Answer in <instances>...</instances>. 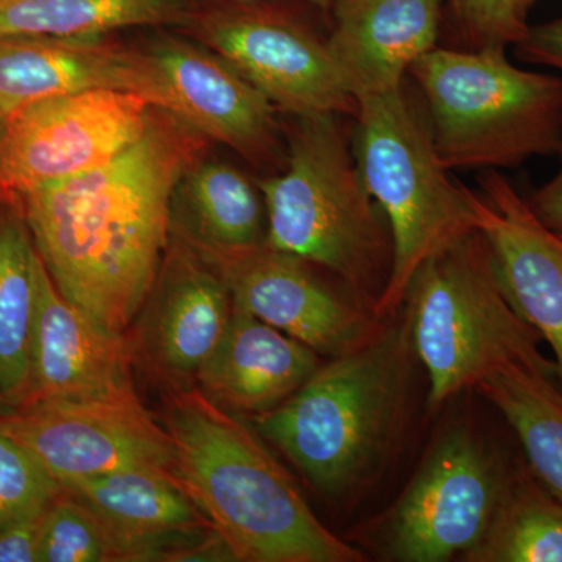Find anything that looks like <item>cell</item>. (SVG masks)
<instances>
[{
    "label": "cell",
    "instance_id": "1",
    "mask_svg": "<svg viewBox=\"0 0 562 562\" xmlns=\"http://www.w3.org/2000/svg\"><path fill=\"white\" fill-rule=\"evenodd\" d=\"M206 140L155 106L146 133L113 160L18 195L55 286L106 330L127 335L149 297L177 184Z\"/></svg>",
    "mask_w": 562,
    "mask_h": 562
},
{
    "label": "cell",
    "instance_id": "2",
    "mask_svg": "<svg viewBox=\"0 0 562 562\" xmlns=\"http://www.w3.org/2000/svg\"><path fill=\"white\" fill-rule=\"evenodd\" d=\"M173 475L244 562H361L317 519L290 473L238 416L195 386L168 390Z\"/></svg>",
    "mask_w": 562,
    "mask_h": 562
},
{
    "label": "cell",
    "instance_id": "3",
    "mask_svg": "<svg viewBox=\"0 0 562 562\" xmlns=\"http://www.w3.org/2000/svg\"><path fill=\"white\" fill-rule=\"evenodd\" d=\"M414 358L405 314L322 364L272 412L251 417L255 428L322 494L362 490L401 441Z\"/></svg>",
    "mask_w": 562,
    "mask_h": 562
},
{
    "label": "cell",
    "instance_id": "4",
    "mask_svg": "<svg viewBox=\"0 0 562 562\" xmlns=\"http://www.w3.org/2000/svg\"><path fill=\"white\" fill-rule=\"evenodd\" d=\"M338 116H294L286 171L257 181L265 244L335 273L373 306L390 280L392 241Z\"/></svg>",
    "mask_w": 562,
    "mask_h": 562
},
{
    "label": "cell",
    "instance_id": "5",
    "mask_svg": "<svg viewBox=\"0 0 562 562\" xmlns=\"http://www.w3.org/2000/svg\"><path fill=\"white\" fill-rule=\"evenodd\" d=\"M403 303L414 353L430 380L431 412L509 366L557 379L542 336L506 299L480 232L425 261Z\"/></svg>",
    "mask_w": 562,
    "mask_h": 562
},
{
    "label": "cell",
    "instance_id": "6",
    "mask_svg": "<svg viewBox=\"0 0 562 562\" xmlns=\"http://www.w3.org/2000/svg\"><path fill=\"white\" fill-rule=\"evenodd\" d=\"M409 74L427 102L432 143L449 171L519 168L560 149L562 80L517 68L506 47H435Z\"/></svg>",
    "mask_w": 562,
    "mask_h": 562
},
{
    "label": "cell",
    "instance_id": "7",
    "mask_svg": "<svg viewBox=\"0 0 562 562\" xmlns=\"http://www.w3.org/2000/svg\"><path fill=\"white\" fill-rule=\"evenodd\" d=\"M357 158L362 181L390 222V280L372 306L382 321L405 301L414 273L476 228L469 188L450 179L430 124L402 90L358 102Z\"/></svg>",
    "mask_w": 562,
    "mask_h": 562
},
{
    "label": "cell",
    "instance_id": "8",
    "mask_svg": "<svg viewBox=\"0 0 562 562\" xmlns=\"http://www.w3.org/2000/svg\"><path fill=\"white\" fill-rule=\"evenodd\" d=\"M519 461L505 460L465 428L447 431L392 513V560L443 562L471 552L490 530Z\"/></svg>",
    "mask_w": 562,
    "mask_h": 562
},
{
    "label": "cell",
    "instance_id": "9",
    "mask_svg": "<svg viewBox=\"0 0 562 562\" xmlns=\"http://www.w3.org/2000/svg\"><path fill=\"white\" fill-rule=\"evenodd\" d=\"M261 2L233 0L198 10L184 29L238 69L276 109L292 116H355L358 103L344 90L327 41Z\"/></svg>",
    "mask_w": 562,
    "mask_h": 562
},
{
    "label": "cell",
    "instance_id": "10",
    "mask_svg": "<svg viewBox=\"0 0 562 562\" xmlns=\"http://www.w3.org/2000/svg\"><path fill=\"white\" fill-rule=\"evenodd\" d=\"M155 106L143 95L91 90L33 102L9 116L0 191L24 192L105 165L146 133Z\"/></svg>",
    "mask_w": 562,
    "mask_h": 562
},
{
    "label": "cell",
    "instance_id": "11",
    "mask_svg": "<svg viewBox=\"0 0 562 562\" xmlns=\"http://www.w3.org/2000/svg\"><path fill=\"white\" fill-rule=\"evenodd\" d=\"M0 428L27 447L61 487L121 469H155L173 475L171 435L144 408L138 395L33 403L0 414Z\"/></svg>",
    "mask_w": 562,
    "mask_h": 562
},
{
    "label": "cell",
    "instance_id": "12",
    "mask_svg": "<svg viewBox=\"0 0 562 562\" xmlns=\"http://www.w3.org/2000/svg\"><path fill=\"white\" fill-rule=\"evenodd\" d=\"M202 255L221 273L236 306L319 355L346 353L380 325L360 303L324 283L312 262L268 244Z\"/></svg>",
    "mask_w": 562,
    "mask_h": 562
},
{
    "label": "cell",
    "instance_id": "13",
    "mask_svg": "<svg viewBox=\"0 0 562 562\" xmlns=\"http://www.w3.org/2000/svg\"><path fill=\"white\" fill-rule=\"evenodd\" d=\"M233 301L217 269L171 233L160 272L135 322L133 355L168 390L194 386L231 322Z\"/></svg>",
    "mask_w": 562,
    "mask_h": 562
},
{
    "label": "cell",
    "instance_id": "14",
    "mask_svg": "<svg viewBox=\"0 0 562 562\" xmlns=\"http://www.w3.org/2000/svg\"><path fill=\"white\" fill-rule=\"evenodd\" d=\"M109 531L117 561H216V528L169 472L121 469L65 484Z\"/></svg>",
    "mask_w": 562,
    "mask_h": 562
},
{
    "label": "cell",
    "instance_id": "15",
    "mask_svg": "<svg viewBox=\"0 0 562 562\" xmlns=\"http://www.w3.org/2000/svg\"><path fill=\"white\" fill-rule=\"evenodd\" d=\"M128 335L106 330L55 286L43 260L36 271L31 380L22 406L135 397Z\"/></svg>",
    "mask_w": 562,
    "mask_h": 562
},
{
    "label": "cell",
    "instance_id": "16",
    "mask_svg": "<svg viewBox=\"0 0 562 562\" xmlns=\"http://www.w3.org/2000/svg\"><path fill=\"white\" fill-rule=\"evenodd\" d=\"M161 106L206 139L261 160L277 146L276 105L206 46L161 36L147 50Z\"/></svg>",
    "mask_w": 562,
    "mask_h": 562
},
{
    "label": "cell",
    "instance_id": "17",
    "mask_svg": "<svg viewBox=\"0 0 562 562\" xmlns=\"http://www.w3.org/2000/svg\"><path fill=\"white\" fill-rule=\"evenodd\" d=\"M469 201L506 299L552 347L562 386V239L498 171L484 172Z\"/></svg>",
    "mask_w": 562,
    "mask_h": 562
},
{
    "label": "cell",
    "instance_id": "18",
    "mask_svg": "<svg viewBox=\"0 0 562 562\" xmlns=\"http://www.w3.org/2000/svg\"><path fill=\"white\" fill-rule=\"evenodd\" d=\"M117 90L161 106L157 74L147 52L98 36H3L0 38V113L55 95Z\"/></svg>",
    "mask_w": 562,
    "mask_h": 562
},
{
    "label": "cell",
    "instance_id": "19",
    "mask_svg": "<svg viewBox=\"0 0 562 562\" xmlns=\"http://www.w3.org/2000/svg\"><path fill=\"white\" fill-rule=\"evenodd\" d=\"M443 0H333L328 52L344 90L360 102L402 90L436 47Z\"/></svg>",
    "mask_w": 562,
    "mask_h": 562
},
{
    "label": "cell",
    "instance_id": "20",
    "mask_svg": "<svg viewBox=\"0 0 562 562\" xmlns=\"http://www.w3.org/2000/svg\"><path fill=\"white\" fill-rule=\"evenodd\" d=\"M317 351L233 303L227 330L198 373V390L238 417L260 416L286 402L322 361Z\"/></svg>",
    "mask_w": 562,
    "mask_h": 562
},
{
    "label": "cell",
    "instance_id": "21",
    "mask_svg": "<svg viewBox=\"0 0 562 562\" xmlns=\"http://www.w3.org/2000/svg\"><path fill=\"white\" fill-rule=\"evenodd\" d=\"M266 227L262 195L231 165L198 161L177 184L171 233L202 254L260 246Z\"/></svg>",
    "mask_w": 562,
    "mask_h": 562
},
{
    "label": "cell",
    "instance_id": "22",
    "mask_svg": "<svg viewBox=\"0 0 562 562\" xmlns=\"http://www.w3.org/2000/svg\"><path fill=\"white\" fill-rule=\"evenodd\" d=\"M21 203V202H20ZM40 254L22 205L0 209V408L25 402Z\"/></svg>",
    "mask_w": 562,
    "mask_h": 562
},
{
    "label": "cell",
    "instance_id": "23",
    "mask_svg": "<svg viewBox=\"0 0 562 562\" xmlns=\"http://www.w3.org/2000/svg\"><path fill=\"white\" fill-rule=\"evenodd\" d=\"M480 394L512 428L525 464L562 502V390L552 376L509 366L484 380Z\"/></svg>",
    "mask_w": 562,
    "mask_h": 562
},
{
    "label": "cell",
    "instance_id": "24",
    "mask_svg": "<svg viewBox=\"0 0 562 562\" xmlns=\"http://www.w3.org/2000/svg\"><path fill=\"white\" fill-rule=\"evenodd\" d=\"M194 0H0L3 36H98L144 25L187 27Z\"/></svg>",
    "mask_w": 562,
    "mask_h": 562
},
{
    "label": "cell",
    "instance_id": "25",
    "mask_svg": "<svg viewBox=\"0 0 562 562\" xmlns=\"http://www.w3.org/2000/svg\"><path fill=\"white\" fill-rule=\"evenodd\" d=\"M468 562H562V502L532 476L524 457L503 492L490 530Z\"/></svg>",
    "mask_w": 562,
    "mask_h": 562
},
{
    "label": "cell",
    "instance_id": "26",
    "mask_svg": "<svg viewBox=\"0 0 562 562\" xmlns=\"http://www.w3.org/2000/svg\"><path fill=\"white\" fill-rule=\"evenodd\" d=\"M117 561L109 531L72 495H58L41 519L38 562Z\"/></svg>",
    "mask_w": 562,
    "mask_h": 562
},
{
    "label": "cell",
    "instance_id": "27",
    "mask_svg": "<svg viewBox=\"0 0 562 562\" xmlns=\"http://www.w3.org/2000/svg\"><path fill=\"white\" fill-rule=\"evenodd\" d=\"M60 494L38 458L0 428V528L46 512Z\"/></svg>",
    "mask_w": 562,
    "mask_h": 562
},
{
    "label": "cell",
    "instance_id": "28",
    "mask_svg": "<svg viewBox=\"0 0 562 562\" xmlns=\"http://www.w3.org/2000/svg\"><path fill=\"white\" fill-rule=\"evenodd\" d=\"M452 9L458 27L473 49L508 47L527 35V21L517 11L516 0H443Z\"/></svg>",
    "mask_w": 562,
    "mask_h": 562
},
{
    "label": "cell",
    "instance_id": "29",
    "mask_svg": "<svg viewBox=\"0 0 562 562\" xmlns=\"http://www.w3.org/2000/svg\"><path fill=\"white\" fill-rule=\"evenodd\" d=\"M516 47L520 60L562 70V18L528 27Z\"/></svg>",
    "mask_w": 562,
    "mask_h": 562
},
{
    "label": "cell",
    "instance_id": "30",
    "mask_svg": "<svg viewBox=\"0 0 562 562\" xmlns=\"http://www.w3.org/2000/svg\"><path fill=\"white\" fill-rule=\"evenodd\" d=\"M43 514L0 528V562H38Z\"/></svg>",
    "mask_w": 562,
    "mask_h": 562
},
{
    "label": "cell",
    "instance_id": "31",
    "mask_svg": "<svg viewBox=\"0 0 562 562\" xmlns=\"http://www.w3.org/2000/svg\"><path fill=\"white\" fill-rule=\"evenodd\" d=\"M561 168L552 180L547 181L528 199V205L539 221L562 239V140L560 149Z\"/></svg>",
    "mask_w": 562,
    "mask_h": 562
},
{
    "label": "cell",
    "instance_id": "32",
    "mask_svg": "<svg viewBox=\"0 0 562 562\" xmlns=\"http://www.w3.org/2000/svg\"><path fill=\"white\" fill-rule=\"evenodd\" d=\"M536 0H516L517 11H519L520 16L527 21L528 11H530L531 7L535 5Z\"/></svg>",
    "mask_w": 562,
    "mask_h": 562
},
{
    "label": "cell",
    "instance_id": "33",
    "mask_svg": "<svg viewBox=\"0 0 562 562\" xmlns=\"http://www.w3.org/2000/svg\"><path fill=\"white\" fill-rule=\"evenodd\" d=\"M7 122H9V117L0 113V158H2L3 143H5ZM0 194H3V192L0 191Z\"/></svg>",
    "mask_w": 562,
    "mask_h": 562
},
{
    "label": "cell",
    "instance_id": "34",
    "mask_svg": "<svg viewBox=\"0 0 562 562\" xmlns=\"http://www.w3.org/2000/svg\"><path fill=\"white\" fill-rule=\"evenodd\" d=\"M310 2L321 7V9H330L333 0H310Z\"/></svg>",
    "mask_w": 562,
    "mask_h": 562
}]
</instances>
